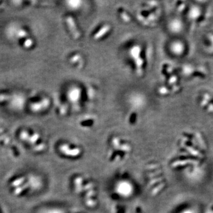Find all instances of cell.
<instances>
[{
    "label": "cell",
    "mask_w": 213,
    "mask_h": 213,
    "mask_svg": "<svg viewBox=\"0 0 213 213\" xmlns=\"http://www.w3.org/2000/svg\"><path fill=\"white\" fill-rule=\"evenodd\" d=\"M68 23H69V25L70 26V30H72V32L73 33L72 34H74L75 38H76V39L78 38L80 36V34H79V31L77 30L76 27H75V23H74V21L73 19L71 17H69L68 18Z\"/></svg>",
    "instance_id": "1"
},
{
    "label": "cell",
    "mask_w": 213,
    "mask_h": 213,
    "mask_svg": "<svg viewBox=\"0 0 213 213\" xmlns=\"http://www.w3.org/2000/svg\"><path fill=\"white\" fill-rule=\"evenodd\" d=\"M110 30V27L109 26H105L104 27H103L96 34V36H94V39H98L102 37L103 35H104L105 34L106 32H107L109 30Z\"/></svg>",
    "instance_id": "2"
},
{
    "label": "cell",
    "mask_w": 213,
    "mask_h": 213,
    "mask_svg": "<svg viewBox=\"0 0 213 213\" xmlns=\"http://www.w3.org/2000/svg\"><path fill=\"white\" fill-rule=\"evenodd\" d=\"M140 52V47L138 46H135L131 51V55L132 56H133L134 57H136L137 59L139 57Z\"/></svg>",
    "instance_id": "3"
},
{
    "label": "cell",
    "mask_w": 213,
    "mask_h": 213,
    "mask_svg": "<svg viewBox=\"0 0 213 213\" xmlns=\"http://www.w3.org/2000/svg\"><path fill=\"white\" fill-rule=\"evenodd\" d=\"M135 61H136V66H137V68H138V69H140V68H141L142 65H143V63L142 59H141L140 57H138L136 59Z\"/></svg>",
    "instance_id": "4"
},
{
    "label": "cell",
    "mask_w": 213,
    "mask_h": 213,
    "mask_svg": "<svg viewBox=\"0 0 213 213\" xmlns=\"http://www.w3.org/2000/svg\"><path fill=\"white\" fill-rule=\"evenodd\" d=\"M120 13H121V16H122V18L124 19V21H126L127 22V21H129L130 20V18L129 16L127 15V14L125 13V12L124 11L120 10Z\"/></svg>",
    "instance_id": "5"
}]
</instances>
